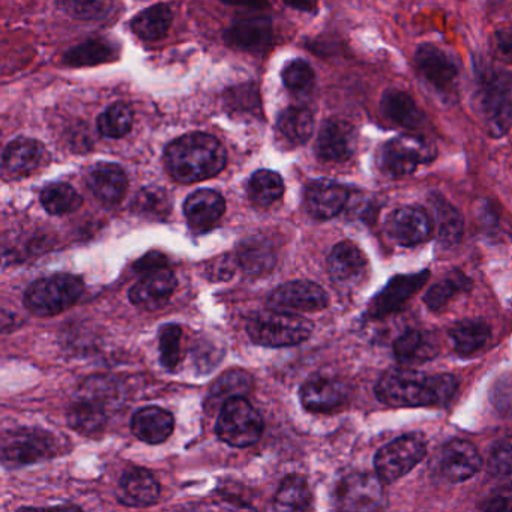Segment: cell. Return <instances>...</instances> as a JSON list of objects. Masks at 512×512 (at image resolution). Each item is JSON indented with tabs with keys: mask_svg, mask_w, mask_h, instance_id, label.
<instances>
[{
	"mask_svg": "<svg viewBox=\"0 0 512 512\" xmlns=\"http://www.w3.org/2000/svg\"><path fill=\"white\" fill-rule=\"evenodd\" d=\"M415 67L437 91H451L458 79V65L449 53L433 44H422L415 53Z\"/></svg>",
	"mask_w": 512,
	"mask_h": 512,
	"instance_id": "2e32d148",
	"label": "cell"
},
{
	"mask_svg": "<svg viewBox=\"0 0 512 512\" xmlns=\"http://www.w3.org/2000/svg\"><path fill=\"white\" fill-rule=\"evenodd\" d=\"M275 262H277V256L268 239L253 236L239 245L238 263L247 274H266L272 271Z\"/></svg>",
	"mask_w": 512,
	"mask_h": 512,
	"instance_id": "f1b7e54d",
	"label": "cell"
},
{
	"mask_svg": "<svg viewBox=\"0 0 512 512\" xmlns=\"http://www.w3.org/2000/svg\"><path fill=\"white\" fill-rule=\"evenodd\" d=\"M164 163L175 181L193 184L218 175L226 166L227 154L214 136L193 133L167 146Z\"/></svg>",
	"mask_w": 512,
	"mask_h": 512,
	"instance_id": "7a4b0ae2",
	"label": "cell"
},
{
	"mask_svg": "<svg viewBox=\"0 0 512 512\" xmlns=\"http://www.w3.org/2000/svg\"><path fill=\"white\" fill-rule=\"evenodd\" d=\"M430 272L422 271L418 274L397 275L392 278L368 305V316L371 319H385L397 313L406 305L413 295L427 284Z\"/></svg>",
	"mask_w": 512,
	"mask_h": 512,
	"instance_id": "30bf717a",
	"label": "cell"
},
{
	"mask_svg": "<svg viewBox=\"0 0 512 512\" xmlns=\"http://www.w3.org/2000/svg\"><path fill=\"white\" fill-rule=\"evenodd\" d=\"M59 8L77 20L104 19L112 11L115 0H56Z\"/></svg>",
	"mask_w": 512,
	"mask_h": 512,
	"instance_id": "ee69618b",
	"label": "cell"
},
{
	"mask_svg": "<svg viewBox=\"0 0 512 512\" xmlns=\"http://www.w3.org/2000/svg\"><path fill=\"white\" fill-rule=\"evenodd\" d=\"M358 143V134L350 122L343 119H328L320 128L316 152L326 163H346L353 157Z\"/></svg>",
	"mask_w": 512,
	"mask_h": 512,
	"instance_id": "9a60e30c",
	"label": "cell"
},
{
	"mask_svg": "<svg viewBox=\"0 0 512 512\" xmlns=\"http://www.w3.org/2000/svg\"><path fill=\"white\" fill-rule=\"evenodd\" d=\"M491 47L497 59L512 64V28H500L491 38Z\"/></svg>",
	"mask_w": 512,
	"mask_h": 512,
	"instance_id": "c3c4849f",
	"label": "cell"
},
{
	"mask_svg": "<svg viewBox=\"0 0 512 512\" xmlns=\"http://www.w3.org/2000/svg\"><path fill=\"white\" fill-rule=\"evenodd\" d=\"M262 433V416L244 397L230 398L221 406L217 434L227 445L247 448L259 442Z\"/></svg>",
	"mask_w": 512,
	"mask_h": 512,
	"instance_id": "8992f818",
	"label": "cell"
},
{
	"mask_svg": "<svg viewBox=\"0 0 512 512\" xmlns=\"http://www.w3.org/2000/svg\"><path fill=\"white\" fill-rule=\"evenodd\" d=\"M310 485L299 475H290L281 482L275 496V508L280 511H302L311 506Z\"/></svg>",
	"mask_w": 512,
	"mask_h": 512,
	"instance_id": "e575fe53",
	"label": "cell"
},
{
	"mask_svg": "<svg viewBox=\"0 0 512 512\" xmlns=\"http://www.w3.org/2000/svg\"><path fill=\"white\" fill-rule=\"evenodd\" d=\"M133 121L134 113L131 107L125 103H116L98 118V130L109 139H121L130 133Z\"/></svg>",
	"mask_w": 512,
	"mask_h": 512,
	"instance_id": "7bdbcfd3",
	"label": "cell"
},
{
	"mask_svg": "<svg viewBox=\"0 0 512 512\" xmlns=\"http://www.w3.org/2000/svg\"><path fill=\"white\" fill-rule=\"evenodd\" d=\"M164 266H166V257L161 256L160 253H151L137 263L136 269L142 274H148V272L164 268Z\"/></svg>",
	"mask_w": 512,
	"mask_h": 512,
	"instance_id": "f907efd6",
	"label": "cell"
},
{
	"mask_svg": "<svg viewBox=\"0 0 512 512\" xmlns=\"http://www.w3.org/2000/svg\"><path fill=\"white\" fill-rule=\"evenodd\" d=\"M457 391L452 374L425 376L409 368L386 371L376 385L377 398L394 407L445 406Z\"/></svg>",
	"mask_w": 512,
	"mask_h": 512,
	"instance_id": "6da1fadb",
	"label": "cell"
},
{
	"mask_svg": "<svg viewBox=\"0 0 512 512\" xmlns=\"http://www.w3.org/2000/svg\"><path fill=\"white\" fill-rule=\"evenodd\" d=\"M350 388L346 382L334 377H311L301 388V401L305 409L314 413H331L346 406Z\"/></svg>",
	"mask_w": 512,
	"mask_h": 512,
	"instance_id": "ac0fdd59",
	"label": "cell"
},
{
	"mask_svg": "<svg viewBox=\"0 0 512 512\" xmlns=\"http://www.w3.org/2000/svg\"><path fill=\"white\" fill-rule=\"evenodd\" d=\"M134 212L151 220H166L172 211L169 193L161 187H146L139 191L133 205Z\"/></svg>",
	"mask_w": 512,
	"mask_h": 512,
	"instance_id": "60d3db41",
	"label": "cell"
},
{
	"mask_svg": "<svg viewBox=\"0 0 512 512\" xmlns=\"http://www.w3.org/2000/svg\"><path fill=\"white\" fill-rule=\"evenodd\" d=\"M488 470L494 478L512 485V439L497 442L491 448Z\"/></svg>",
	"mask_w": 512,
	"mask_h": 512,
	"instance_id": "7dc6e473",
	"label": "cell"
},
{
	"mask_svg": "<svg viewBox=\"0 0 512 512\" xmlns=\"http://www.w3.org/2000/svg\"><path fill=\"white\" fill-rule=\"evenodd\" d=\"M173 13L169 5L158 4L134 17L131 29L145 41H157L166 37L172 25Z\"/></svg>",
	"mask_w": 512,
	"mask_h": 512,
	"instance_id": "1f68e13d",
	"label": "cell"
},
{
	"mask_svg": "<svg viewBox=\"0 0 512 512\" xmlns=\"http://www.w3.org/2000/svg\"><path fill=\"white\" fill-rule=\"evenodd\" d=\"M224 40L230 47L242 52H265L272 41L271 20L265 17L239 20L227 29Z\"/></svg>",
	"mask_w": 512,
	"mask_h": 512,
	"instance_id": "44dd1931",
	"label": "cell"
},
{
	"mask_svg": "<svg viewBox=\"0 0 512 512\" xmlns=\"http://www.w3.org/2000/svg\"><path fill=\"white\" fill-rule=\"evenodd\" d=\"M482 509L490 512H512V491L496 494L484 503Z\"/></svg>",
	"mask_w": 512,
	"mask_h": 512,
	"instance_id": "681fc988",
	"label": "cell"
},
{
	"mask_svg": "<svg viewBox=\"0 0 512 512\" xmlns=\"http://www.w3.org/2000/svg\"><path fill=\"white\" fill-rule=\"evenodd\" d=\"M394 353L401 365H419L437 355V344L430 334L407 331L394 344Z\"/></svg>",
	"mask_w": 512,
	"mask_h": 512,
	"instance_id": "83f0119b",
	"label": "cell"
},
{
	"mask_svg": "<svg viewBox=\"0 0 512 512\" xmlns=\"http://www.w3.org/2000/svg\"><path fill=\"white\" fill-rule=\"evenodd\" d=\"M118 58L119 47L100 38V40H89L74 47L64 56V62L71 67H92V65L116 61Z\"/></svg>",
	"mask_w": 512,
	"mask_h": 512,
	"instance_id": "d6a6232c",
	"label": "cell"
},
{
	"mask_svg": "<svg viewBox=\"0 0 512 512\" xmlns=\"http://www.w3.org/2000/svg\"><path fill=\"white\" fill-rule=\"evenodd\" d=\"M482 457L467 440H451L437 457V470L449 482H463L481 470Z\"/></svg>",
	"mask_w": 512,
	"mask_h": 512,
	"instance_id": "e0dca14e",
	"label": "cell"
},
{
	"mask_svg": "<svg viewBox=\"0 0 512 512\" xmlns=\"http://www.w3.org/2000/svg\"><path fill=\"white\" fill-rule=\"evenodd\" d=\"M427 454V442L418 433L406 434L392 440L377 451L374 467L377 476L386 484L398 481L418 466Z\"/></svg>",
	"mask_w": 512,
	"mask_h": 512,
	"instance_id": "ba28073f",
	"label": "cell"
},
{
	"mask_svg": "<svg viewBox=\"0 0 512 512\" xmlns=\"http://www.w3.org/2000/svg\"><path fill=\"white\" fill-rule=\"evenodd\" d=\"M77 395L97 401L109 410L121 406L122 403L121 385L118 380L109 376L89 377L83 382Z\"/></svg>",
	"mask_w": 512,
	"mask_h": 512,
	"instance_id": "ab89813d",
	"label": "cell"
},
{
	"mask_svg": "<svg viewBox=\"0 0 512 512\" xmlns=\"http://www.w3.org/2000/svg\"><path fill=\"white\" fill-rule=\"evenodd\" d=\"M83 283L70 274H55L35 281L26 290L25 305L38 317H52L64 313L79 302Z\"/></svg>",
	"mask_w": 512,
	"mask_h": 512,
	"instance_id": "5b68a950",
	"label": "cell"
},
{
	"mask_svg": "<svg viewBox=\"0 0 512 512\" xmlns=\"http://www.w3.org/2000/svg\"><path fill=\"white\" fill-rule=\"evenodd\" d=\"M53 437L40 430H20L5 437L2 461L7 467L37 463L53 454Z\"/></svg>",
	"mask_w": 512,
	"mask_h": 512,
	"instance_id": "8fae6325",
	"label": "cell"
},
{
	"mask_svg": "<svg viewBox=\"0 0 512 512\" xmlns=\"http://www.w3.org/2000/svg\"><path fill=\"white\" fill-rule=\"evenodd\" d=\"M268 305L281 311H320L329 305V296L319 284L290 281L271 293Z\"/></svg>",
	"mask_w": 512,
	"mask_h": 512,
	"instance_id": "5bb4252c",
	"label": "cell"
},
{
	"mask_svg": "<svg viewBox=\"0 0 512 512\" xmlns=\"http://www.w3.org/2000/svg\"><path fill=\"white\" fill-rule=\"evenodd\" d=\"M208 272H214V280H227L233 275V262L230 257H220L212 263Z\"/></svg>",
	"mask_w": 512,
	"mask_h": 512,
	"instance_id": "816d5d0a",
	"label": "cell"
},
{
	"mask_svg": "<svg viewBox=\"0 0 512 512\" xmlns=\"http://www.w3.org/2000/svg\"><path fill=\"white\" fill-rule=\"evenodd\" d=\"M434 212H436L437 230H439V239L443 245L457 244L463 235V218L458 214L454 206L449 205L445 199L440 196L431 200Z\"/></svg>",
	"mask_w": 512,
	"mask_h": 512,
	"instance_id": "b9f144b4",
	"label": "cell"
},
{
	"mask_svg": "<svg viewBox=\"0 0 512 512\" xmlns=\"http://www.w3.org/2000/svg\"><path fill=\"white\" fill-rule=\"evenodd\" d=\"M253 388V377L244 370H232L218 377L212 385L208 404H221L235 397H245Z\"/></svg>",
	"mask_w": 512,
	"mask_h": 512,
	"instance_id": "d590c367",
	"label": "cell"
},
{
	"mask_svg": "<svg viewBox=\"0 0 512 512\" xmlns=\"http://www.w3.org/2000/svg\"><path fill=\"white\" fill-rule=\"evenodd\" d=\"M289 7L295 10L305 11V13H316L317 0H284Z\"/></svg>",
	"mask_w": 512,
	"mask_h": 512,
	"instance_id": "f5cc1de1",
	"label": "cell"
},
{
	"mask_svg": "<svg viewBox=\"0 0 512 512\" xmlns=\"http://www.w3.org/2000/svg\"><path fill=\"white\" fill-rule=\"evenodd\" d=\"M223 2L238 5V7L253 8V10H263L268 7V0H223Z\"/></svg>",
	"mask_w": 512,
	"mask_h": 512,
	"instance_id": "db71d44e",
	"label": "cell"
},
{
	"mask_svg": "<svg viewBox=\"0 0 512 512\" xmlns=\"http://www.w3.org/2000/svg\"><path fill=\"white\" fill-rule=\"evenodd\" d=\"M470 287H472V281L463 272H451L428 289L424 302L430 310L440 311L449 304L455 295L467 292Z\"/></svg>",
	"mask_w": 512,
	"mask_h": 512,
	"instance_id": "74e56055",
	"label": "cell"
},
{
	"mask_svg": "<svg viewBox=\"0 0 512 512\" xmlns=\"http://www.w3.org/2000/svg\"><path fill=\"white\" fill-rule=\"evenodd\" d=\"M247 332L260 346L289 347L311 337L313 325L298 314L281 310L260 311L248 319Z\"/></svg>",
	"mask_w": 512,
	"mask_h": 512,
	"instance_id": "277c9868",
	"label": "cell"
},
{
	"mask_svg": "<svg viewBox=\"0 0 512 512\" xmlns=\"http://www.w3.org/2000/svg\"><path fill=\"white\" fill-rule=\"evenodd\" d=\"M161 364L167 370H175L182 359V329L178 325H166L160 331Z\"/></svg>",
	"mask_w": 512,
	"mask_h": 512,
	"instance_id": "bcb514c9",
	"label": "cell"
},
{
	"mask_svg": "<svg viewBox=\"0 0 512 512\" xmlns=\"http://www.w3.org/2000/svg\"><path fill=\"white\" fill-rule=\"evenodd\" d=\"M434 152L424 140L412 136H400L388 140L377 151V169L388 178H404L412 175L422 164L433 160Z\"/></svg>",
	"mask_w": 512,
	"mask_h": 512,
	"instance_id": "52a82bcc",
	"label": "cell"
},
{
	"mask_svg": "<svg viewBox=\"0 0 512 512\" xmlns=\"http://www.w3.org/2000/svg\"><path fill=\"white\" fill-rule=\"evenodd\" d=\"M313 130V112L307 107H289L278 116V136L286 145L292 146V148L307 143L311 139Z\"/></svg>",
	"mask_w": 512,
	"mask_h": 512,
	"instance_id": "4316f807",
	"label": "cell"
},
{
	"mask_svg": "<svg viewBox=\"0 0 512 512\" xmlns=\"http://www.w3.org/2000/svg\"><path fill=\"white\" fill-rule=\"evenodd\" d=\"M382 479L370 473L347 476L335 491V502L344 511H377L385 502Z\"/></svg>",
	"mask_w": 512,
	"mask_h": 512,
	"instance_id": "9c48e42d",
	"label": "cell"
},
{
	"mask_svg": "<svg viewBox=\"0 0 512 512\" xmlns=\"http://www.w3.org/2000/svg\"><path fill=\"white\" fill-rule=\"evenodd\" d=\"M284 193V182L278 173L272 170H259L248 182V196L254 205L271 206L281 199Z\"/></svg>",
	"mask_w": 512,
	"mask_h": 512,
	"instance_id": "8d00e7d4",
	"label": "cell"
},
{
	"mask_svg": "<svg viewBox=\"0 0 512 512\" xmlns=\"http://www.w3.org/2000/svg\"><path fill=\"white\" fill-rule=\"evenodd\" d=\"M283 82L295 94H308L316 85V74L308 62L295 59L283 70Z\"/></svg>",
	"mask_w": 512,
	"mask_h": 512,
	"instance_id": "f6af8a7d",
	"label": "cell"
},
{
	"mask_svg": "<svg viewBox=\"0 0 512 512\" xmlns=\"http://www.w3.org/2000/svg\"><path fill=\"white\" fill-rule=\"evenodd\" d=\"M473 70L479 118L491 136H505L512 125V73L485 59H478Z\"/></svg>",
	"mask_w": 512,
	"mask_h": 512,
	"instance_id": "3957f363",
	"label": "cell"
},
{
	"mask_svg": "<svg viewBox=\"0 0 512 512\" xmlns=\"http://www.w3.org/2000/svg\"><path fill=\"white\" fill-rule=\"evenodd\" d=\"M449 337L458 355L470 356L490 341L491 329L487 323L478 320H463L452 326Z\"/></svg>",
	"mask_w": 512,
	"mask_h": 512,
	"instance_id": "4dcf8cb0",
	"label": "cell"
},
{
	"mask_svg": "<svg viewBox=\"0 0 512 512\" xmlns=\"http://www.w3.org/2000/svg\"><path fill=\"white\" fill-rule=\"evenodd\" d=\"M175 428L172 413L161 407H145L131 419V430L143 442L157 445L166 442Z\"/></svg>",
	"mask_w": 512,
	"mask_h": 512,
	"instance_id": "484cf974",
	"label": "cell"
},
{
	"mask_svg": "<svg viewBox=\"0 0 512 512\" xmlns=\"http://www.w3.org/2000/svg\"><path fill=\"white\" fill-rule=\"evenodd\" d=\"M122 490L134 503L152 505L160 497V484L148 470L134 467L124 473L121 481Z\"/></svg>",
	"mask_w": 512,
	"mask_h": 512,
	"instance_id": "836d02e7",
	"label": "cell"
},
{
	"mask_svg": "<svg viewBox=\"0 0 512 512\" xmlns=\"http://www.w3.org/2000/svg\"><path fill=\"white\" fill-rule=\"evenodd\" d=\"M44 209L52 215H65L82 206V196L71 185L64 182L47 185L41 193Z\"/></svg>",
	"mask_w": 512,
	"mask_h": 512,
	"instance_id": "f35d334b",
	"label": "cell"
},
{
	"mask_svg": "<svg viewBox=\"0 0 512 512\" xmlns=\"http://www.w3.org/2000/svg\"><path fill=\"white\" fill-rule=\"evenodd\" d=\"M184 212L191 229L206 232L223 217L226 200L217 191L199 190L185 200Z\"/></svg>",
	"mask_w": 512,
	"mask_h": 512,
	"instance_id": "603a6c76",
	"label": "cell"
},
{
	"mask_svg": "<svg viewBox=\"0 0 512 512\" xmlns=\"http://www.w3.org/2000/svg\"><path fill=\"white\" fill-rule=\"evenodd\" d=\"M176 286L178 280L172 271L166 268L155 269L143 275L142 280L130 290V299L143 310H161L169 304Z\"/></svg>",
	"mask_w": 512,
	"mask_h": 512,
	"instance_id": "d6986e66",
	"label": "cell"
},
{
	"mask_svg": "<svg viewBox=\"0 0 512 512\" xmlns=\"http://www.w3.org/2000/svg\"><path fill=\"white\" fill-rule=\"evenodd\" d=\"M107 416H109V409L103 404L77 395L68 410V424L79 433L92 436L103 430Z\"/></svg>",
	"mask_w": 512,
	"mask_h": 512,
	"instance_id": "f546056e",
	"label": "cell"
},
{
	"mask_svg": "<svg viewBox=\"0 0 512 512\" xmlns=\"http://www.w3.org/2000/svg\"><path fill=\"white\" fill-rule=\"evenodd\" d=\"M88 187L103 205L116 206L127 194L128 178L118 164L98 163L89 172Z\"/></svg>",
	"mask_w": 512,
	"mask_h": 512,
	"instance_id": "7402d4cb",
	"label": "cell"
},
{
	"mask_svg": "<svg viewBox=\"0 0 512 512\" xmlns=\"http://www.w3.org/2000/svg\"><path fill=\"white\" fill-rule=\"evenodd\" d=\"M43 158L44 148L40 142L20 137L5 148L2 164L10 178H25L40 167Z\"/></svg>",
	"mask_w": 512,
	"mask_h": 512,
	"instance_id": "cb8c5ba5",
	"label": "cell"
},
{
	"mask_svg": "<svg viewBox=\"0 0 512 512\" xmlns=\"http://www.w3.org/2000/svg\"><path fill=\"white\" fill-rule=\"evenodd\" d=\"M349 196V190L344 185L319 179L311 182L305 190V209L314 220H331L346 208Z\"/></svg>",
	"mask_w": 512,
	"mask_h": 512,
	"instance_id": "ffe728a7",
	"label": "cell"
},
{
	"mask_svg": "<svg viewBox=\"0 0 512 512\" xmlns=\"http://www.w3.org/2000/svg\"><path fill=\"white\" fill-rule=\"evenodd\" d=\"M328 272L335 286L353 290L367 280L368 259L358 245L341 242L329 254Z\"/></svg>",
	"mask_w": 512,
	"mask_h": 512,
	"instance_id": "7c38bea8",
	"label": "cell"
},
{
	"mask_svg": "<svg viewBox=\"0 0 512 512\" xmlns=\"http://www.w3.org/2000/svg\"><path fill=\"white\" fill-rule=\"evenodd\" d=\"M380 112L391 124L404 130H418L425 122V115L416 101L400 89H389L382 95Z\"/></svg>",
	"mask_w": 512,
	"mask_h": 512,
	"instance_id": "d4e9b609",
	"label": "cell"
},
{
	"mask_svg": "<svg viewBox=\"0 0 512 512\" xmlns=\"http://www.w3.org/2000/svg\"><path fill=\"white\" fill-rule=\"evenodd\" d=\"M389 236L403 247L424 244L433 236L434 221L425 209L403 206L395 209L386 223Z\"/></svg>",
	"mask_w": 512,
	"mask_h": 512,
	"instance_id": "4fadbf2b",
	"label": "cell"
}]
</instances>
